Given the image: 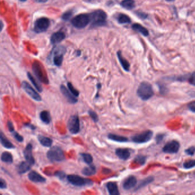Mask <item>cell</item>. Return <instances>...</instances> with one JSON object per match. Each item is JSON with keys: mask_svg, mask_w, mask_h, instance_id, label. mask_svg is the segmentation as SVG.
<instances>
[{"mask_svg": "<svg viewBox=\"0 0 195 195\" xmlns=\"http://www.w3.org/2000/svg\"><path fill=\"white\" fill-rule=\"evenodd\" d=\"M189 83L192 85L195 86V72H193L189 77Z\"/></svg>", "mask_w": 195, "mask_h": 195, "instance_id": "cell-43", "label": "cell"}, {"mask_svg": "<svg viewBox=\"0 0 195 195\" xmlns=\"http://www.w3.org/2000/svg\"><path fill=\"white\" fill-rule=\"evenodd\" d=\"M121 5L126 9L131 10L135 7V2L134 0H123Z\"/></svg>", "mask_w": 195, "mask_h": 195, "instance_id": "cell-28", "label": "cell"}, {"mask_svg": "<svg viewBox=\"0 0 195 195\" xmlns=\"http://www.w3.org/2000/svg\"><path fill=\"white\" fill-rule=\"evenodd\" d=\"M106 187L109 194L111 195H120L117 185L115 182H109L107 184Z\"/></svg>", "mask_w": 195, "mask_h": 195, "instance_id": "cell-19", "label": "cell"}, {"mask_svg": "<svg viewBox=\"0 0 195 195\" xmlns=\"http://www.w3.org/2000/svg\"><path fill=\"white\" fill-rule=\"evenodd\" d=\"M167 1H168V2H171V1H174V0H166Z\"/></svg>", "mask_w": 195, "mask_h": 195, "instance_id": "cell-51", "label": "cell"}, {"mask_svg": "<svg viewBox=\"0 0 195 195\" xmlns=\"http://www.w3.org/2000/svg\"><path fill=\"white\" fill-rule=\"evenodd\" d=\"M37 2L39 3H44L48 1V0H35Z\"/></svg>", "mask_w": 195, "mask_h": 195, "instance_id": "cell-49", "label": "cell"}, {"mask_svg": "<svg viewBox=\"0 0 195 195\" xmlns=\"http://www.w3.org/2000/svg\"><path fill=\"white\" fill-rule=\"evenodd\" d=\"M50 21L48 18L45 17L40 18L38 20H36L35 23L34 30L36 33L45 32L48 29Z\"/></svg>", "mask_w": 195, "mask_h": 195, "instance_id": "cell-9", "label": "cell"}, {"mask_svg": "<svg viewBox=\"0 0 195 195\" xmlns=\"http://www.w3.org/2000/svg\"><path fill=\"white\" fill-rule=\"evenodd\" d=\"M180 144L176 140H172L165 145L163 148V151L166 153L173 154L177 153L179 150Z\"/></svg>", "mask_w": 195, "mask_h": 195, "instance_id": "cell-11", "label": "cell"}, {"mask_svg": "<svg viewBox=\"0 0 195 195\" xmlns=\"http://www.w3.org/2000/svg\"><path fill=\"white\" fill-rule=\"evenodd\" d=\"M38 140L41 144V145H42L45 147H51L53 144V141L51 139L44 136H39Z\"/></svg>", "mask_w": 195, "mask_h": 195, "instance_id": "cell-21", "label": "cell"}, {"mask_svg": "<svg viewBox=\"0 0 195 195\" xmlns=\"http://www.w3.org/2000/svg\"><path fill=\"white\" fill-rule=\"evenodd\" d=\"M183 167L185 169H190L195 167V160H191L185 162L183 164Z\"/></svg>", "mask_w": 195, "mask_h": 195, "instance_id": "cell-35", "label": "cell"}, {"mask_svg": "<svg viewBox=\"0 0 195 195\" xmlns=\"http://www.w3.org/2000/svg\"><path fill=\"white\" fill-rule=\"evenodd\" d=\"M137 183V179L135 176H131L124 180L123 184V187L125 190H129L135 187Z\"/></svg>", "mask_w": 195, "mask_h": 195, "instance_id": "cell-14", "label": "cell"}, {"mask_svg": "<svg viewBox=\"0 0 195 195\" xmlns=\"http://www.w3.org/2000/svg\"><path fill=\"white\" fill-rule=\"evenodd\" d=\"M1 159L5 163L12 164L13 161L12 154L8 152H4L1 154Z\"/></svg>", "mask_w": 195, "mask_h": 195, "instance_id": "cell-27", "label": "cell"}, {"mask_svg": "<svg viewBox=\"0 0 195 195\" xmlns=\"http://www.w3.org/2000/svg\"><path fill=\"white\" fill-rule=\"evenodd\" d=\"M185 152L188 155L193 156L195 153V147H191L188 148L187 149Z\"/></svg>", "mask_w": 195, "mask_h": 195, "instance_id": "cell-41", "label": "cell"}, {"mask_svg": "<svg viewBox=\"0 0 195 195\" xmlns=\"http://www.w3.org/2000/svg\"><path fill=\"white\" fill-rule=\"evenodd\" d=\"M108 137L109 139L111 140L112 141L119 143H125L128 141L127 137L117 135L113 133H109L108 136Z\"/></svg>", "mask_w": 195, "mask_h": 195, "instance_id": "cell-25", "label": "cell"}, {"mask_svg": "<svg viewBox=\"0 0 195 195\" xmlns=\"http://www.w3.org/2000/svg\"><path fill=\"white\" fill-rule=\"evenodd\" d=\"M67 128L69 131L73 135H76L80 131V120L78 116H72L68 121Z\"/></svg>", "mask_w": 195, "mask_h": 195, "instance_id": "cell-7", "label": "cell"}, {"mask_svg": "<svg viewBox=\"0 0 195 195\" xmlns=\"http://www.w3.org/2000/svg\"><path fill=\"white\" fill-rule=\"evenodd\" d=\"M117 21L120 24H129L131 22L129 16L125 14H119L117 16Z\"/></svg>", "mask_w": 195, "mask_h": 195, "instance_id": "cell-30", "label": "cell"}, {"mask_svg": "<svg viewBox=\"0 0 195 195\" xmlns=\"http://www.w3.org/2000/svg\"><path fill=\"white\" fill-rule=\"evenodd\" d=\"M67 179L69 183L76 187L91 186L93 184V182L91 180L84 178L80 176L76 175H68Z\"/></svg>", "mask_w": 195, "mask_h": 195, "instance_id": "cell-3", "label": "cell"}, {"mask_svg": "<svg viewBox=\"0 0 195 195\" xmlns=\"http://www.w3.org/2000/svg\"><path fill=\"white\" fill-rule=\"evenodd\" d=\"M1 30L2 29V28H3V23L1 22Z\"/></svg>", "mask_w": 195, "mask_h": 195, "instance_id": "cell-50", "label": "cell"}, {"mask_svg": "<svg viewBox=\"0 0 195 195\" xmlns=\"http://www.w3.org/2000/svg\"><path fill=\"white\" fill-rule=\"evenodd\" d=\"M28 178L33 183H45L46 182V179L43 176L41 175L38 172L33 171L28 174Z\"/></svg>", "mask_w": 195, "mask_h": 195, "instance_id": "cell-15", "label": "cell"}, {"mask_svg": "<svg viewBox=\"0 0 195 195\" xmlns=\"http://www.w3.org/2000/svg\"><path fill=\"white\" fill-rule=\"evenodd\" d=\"M152 136L153 132L151 131H147L133 136L132 137V140L135 143H145L150 141Z\"/></svg>", "mask_w": 195, "mask_h": 195, "instance_id": "cell-8", "label": "cell"}, {"mask_svg": "<svg viewBox=\"0 0 195 195\" xmlns=\"http://www.w3.org/2000/svg\"><path fill=\"white\" fill-rule=\"evenodd\" d=\"M20 1H21V2H25V1H26V0H20Z\"/></svg>", "mask_w": 195, "mask_h": 195, "instance_id": "cell-52", "label": "cell"}, {"mask_svg": "<svg viewBox=\"0 0 195 195\" xmlns=\"http://www.w3.org/2000/svg\"><path fill=\"white\" fill-rule=\"evenodd\" d=\"M66 49L63 46L54 48L52 53V61L55 65L60 67L63 61V58Z\"/></svg>", "mask_w": 195, "mask_h": 195, "instance_id": "cell-6", "label": "cell"}, {"mask_svg": "<svg viewBox=\"0 0 195 195\" xmlns=\"http://www.w3.org/2000/svg\"><path fill=\"white\" fill-rule=\"evenodd\" d=\"M90 15L91 21L93 26H101L106 24L107 14L102 10H97Z\"/></svg>", "mask_w": 195, "mask_h": 195, "instance_id": "cell-4", "label": "cell"}, {"mask_svg": "<svg viewBox=\"0 0 195 195\" xmlns=\"http://www.w3.org/2000/svg\"><path fill=\"white\" fill-rule=\"evenodd\" d=\"M117 57L119 60L120 63L121 65L125 71L128 72L129 71V68H130V64L128 63L127 60L124 58L122 56L121 52L120 51L117 52Z\"/></svg>", "mask_w": 195, "mask_h": 195, "instance_id": "cell-22", "label": "cell"}, {"mask_svg": "<svg viewBox=\"0 0 195 195\" xmlns=\"http://www.w3.org/2000/svg\"><path fill=\"white\" fill-rule=\"evenodd\" d=\"M55 176L58 177L59 179L61 180H64L65 178H66L67 177V176L66 175V174L65 173V172L63 171H57L55 173Z\"/></svg>", "mask_w": 195, "mask_h": 195, "instance_id": "cell-39", "label": "cell"}, {"mask_svg": "<svg viewBox=\"0 0 195 195\" xmlns=\"http://www.w3.org/2000/svg\"><path fill=\"white\" fill-rule=\"evenodd\" d=\"M7 127H8L9 131L10 132V133L15 131L14 128L13 127V125L11 121H8V123H7Z\"/></svg>", "mask_w": 195, "mask_h": 195, "instance_id": "cell-46", "label": "cell"}, {"mask_svg": "<svg viewBox=\"0 0 195 195\" xmlns=\"http://www.w3.org/2000/svg\"><path fill=\"white\" fill-rule=\"evenodd\" d=\"M188 108L191 111L195 113V101L188 104Z\"/></svg>", "mask_w": 195, "mask_h": 195, "instance_id": "cell-44", "label": "cell"}, {"mask_svg": "<svg viewBox=\"0 0 195 195\" xmlns=\"http://www.w3.org/2000/svg\"><path fill=\"white\" fill-rule=\"evenodd\" d=\"M80 155L81 157L83 158V160L84 162L88 165H90L93 162V157L89 153H81Z\"/></svg>", "mask_w": 195, "mask_h": 195, "instance_id": "cell-31", "label": "cell"}, {"mask_svg": "<svg viewBox=\"0 0 195 195\" xmlns=\"http://www.w3.org/2000/svg\"><path fill=\"white\" fill-rule=\"evenodd\" d=\"M88 114L95 123H97L99 121V116L93 110H89Z\"/></svg>", "mask_w": 195, "mask_h": 195, "instance_id": "cell-36", "label": "cell"}, {"mask_svg": "<svg viewBox=\"0 0 195 195\" xmlns=\"http://www.w3.org/2000/svg\"><path fill=\"white\" fill-rule=\"evenodd\" d=\"M65 38V34L64 32H57L52 35L51 38V42L53 45L59 44L64 40Z\"/></svg>", "mask_w": 195, "mask_h": 195, "instance_id": "cell-18", "label": "cell"}, {"mask_svg": "<svg viewBox=\"0 0 195 195\" xmlns=\"http://www.w3.org/2000/svg\"><path fill=\"white\" fill-rule=\"evenodd\" d=\"M60 91L66 100L68 101V103L74 104L77 102V100L76 99L75 96H73L72 93L70 92L69 90H68V89L66 88L64 85H61L60 86Z\"/></svg>", "mask_w": 195, "mask_h": 195, "instance_id": "cell-12", "label": "cell"}, {"mask_svg": "<svg viewBox=\"0 0 195 195\" xmlns=\"http://www.w3.org/2000/svg\"><path fill=\"white\" fill-rule=\"evenodd\" d=\"M164 136L163 135H157L156 136V141H157V143H160V142L163 140Z\"/></svg>", "mask_w": 195, "mask_h": 195, "instance_id": "cell-47", "label": "cell"}, {"mask_svg": "<svg viewBox=\"0 0 195 195\" xmlns=\"http://www.w3.org/2000/svg\"><path fill=\"white\" fill-rule=\"evenodd\" d=\"M81 173L84 176H90L94 175L95 174H96V168L94 165H91L88 167H84Z\"/></svg>", "mask_w": 195, "mask_h": 195, "instance_id": "cell-23", "label": "cell"}, {"mask_svg": "<svg viewBox=\"0 0 195 195\" xmlns=\"http://www.w3.org/2000/svg\"><path fill=\"white\" fill-rule=\"evenodd\" d=\"M47 158L52 163L61 162L65 160V155L63 150L57 146L51 148L47 153Z\"/></svg>", "mask_w": 195, "mask_h": 195, "instance_id": "cell-2", "label": "cell"}, {"mask_svg": "<svg viewBox=\"0 0 195 195\" xmlns=\"http://www.w3.org/2000/svg\"><path fill=\"white\" fill-rule=\"evenodd\" d=\"M73 15V13L71 11H68V12L64 13V14L62 16V18L64 20L67 21L69 20L72 17Z\"/></svg>", "mask_w": 195, "mask_h": 195, "instance_id": "cell-40", "label": "cell"}, {"mask_svg": "<svg viewBox=\"0 0 195 195\" xmlns=\"http://www.w3.org/2000/svg\"><path fill=\"white\" fill-rule=\"evenodd\" d=\"M0 140H1V144L4 148L11 149L15 148V147L13 145V144L6 137L5 135H4L3 132H1L0 134Z\"/></svg>", "mask_w": 195, "mask_h": 195, "instance_id": "cell-20", "label": "cell"}, {"mask_svg": "<svg viewBox=\"0 0 195 195\" xmlns=\"http://www.w3.org/2000/svg\"><path fill=\"white\" fill-rule=\"evenodd\" d=\"M27 76H28V79L30 81V82L32 83V85L37 90V91L39 92H43V88L41 87V85H40V84L37 83V81L34 78V77L32 76L30 73H27Z\"/></svg>", "mask_w": 195, "mask_h": 195, "instance_id": "cell-29", "label": "cell"}, {"mask_svg": "<svg viewBox=\"0 0 195 195\" xmlns=\"http://www.w3.org/2000/svg\"><path fill=\"white\" fill-rule=\"evenodd\" d=\"M24 156L26 161H27L32 165L35 164V160L32 155V145L31 144L29 143L27 144L26 147L24 150Z\"/></svg>", "mask_w": 195, "mask_h": 195, "instance_id": "cell-13", "label": "cell"}, {"mask_svg": "<svg viewBox=\"0 0 195 195\" xmlns=\"http://www.w3.org/2000/svg\"><path fill=\"white\" fill-rule=\"evenodd\" d=\"M90 22V15L87 14H80L75 16L71 21L72 25L78 29L86 27Z\"/></svg>", "mask_w": 195, "mask_h": 195, "instance_id": "cell-5", "label": "cell"}, {"mask_svg": "<svg viewBox=\"0 0 195 195\" xmlns=\"http://www.w3.org/2000/svg\"><path fill=\"white\" fill-rule=\"evenodd\" d=\"M137 94L142 100L147 101L153 96L154 92L151 84L147 82H143L139 86Z\"/></svg>", "mask_w": 195, "mask_h": 195, "instance_id": "cell-1", "label": "cell"}, {"mask_svg": "<svg viewBox=\"0 0 195 195\" xmlns=\"http://www.w3.org/2000/svg\"><path fill=\"white\" fill-rule=\"evenodd\" d=\"M134 161L136 163H138L140 164V165H143L145 163V161H146V157L145 156H137V157H136L135 158Z\"/></svg>", "mask_w": 195, "mask_h": 195, "instance_id": "cell-38", "label": "cell"}, {"mask_svg": "<svg viewBox=\"0 0 195 195\" xmlns=\"http://www.w3.org/2000/svg\"><path fill=\"white\" fill-rule=\"evenodd\" d=\"M25 127L29 128H30V129H32V130H35V129H36V127L35 126V125H33V124H25Z\"/></svg>", "mask_w": 195, "mask_h": 195, "instance_id": "cell-48", "label": "cell"}, {"mask_svg": "<svg viewBox=\"0 0 195 195\" xmlns=\"http://www.w3.org/2000/svg\"><path fill=\"white\" fill-rule=\"evenodd\" d=\"M32 166V164H30L27 161H22L17 165L16 170L19 174H24L29 171Z\"/></svg>", "mask_w": 195, "mask_h": 195, "instance_id": "cell-16", "label": "cell"}, {"mask_svg": "<svg viewBox=\"0 0 195 195\" xmlns=\"http://www.w3.org/2000/svg\"><path fill=\"white\" fill-rule=\"evenodd\" d=\"M33 70H34L36 76L37 77V78H38L39 80H41V81L44 82V83H46L45 80V79H44V76L43 75V73L41 72V70H40L39 67H38V65H36V66L33 67Z\"/></svg>", "mask_w": 195, "mask_h": 195, "instance_id": "cell-32", "label": "cell"}, {"mask_svg": "<svg viewBox=\"0 0 195 195\" xmlns=\"http://www.w3.org/2000/svg\"><path fill=\"white\" fill-rule=\"evenodd\" d=\"M6 186H7V184H6V181L3 179L1 178V179H0V188L1 189H4L6 188Z\"/></svg>", "mask_w": 195, "mask_h": 195, "instance_id": "cell-45", "label": "cell"}, {"mask_svg": "<svg viewBox=\"0 0 195 195\" xmlns=\"http://www.w3.org/2000/svg\"><path fill=\"white\" fill-rule=\"evenodd\" d=\"M115 153L120 159L123 160L128 159L131 156L130 151L127 148H117L116 150Z\"/></svg>", "mask_w": 195, "mask_h": 195, "instance_id": "cell-17", "label": "cell"}, {"mask_svg": "<svg viewBox=\"0 0 195 195\" xmlns=\"http://www.w3.org/2000/svg\"><path fill=\"white\" fill-rule=\"evenodd\" d=\"M132 28L134 30L139 32L140 33H141L142 35L145 36V37H147L149 35V32L147 29L140 24H134L133 25H132Z\"/></svg>", "mask_w": 195, "mask_h": 195, "instance_id": "cell-24", "label": "cell"}, {"mask_svg": "<svg viewBox=\"0 0 195 195\" xmlns=\"http://www.w3.org/2000/svg\"><path fill=\"white\" fill-rule=\"evenodd\" d=\"M153 180V178L152 177H149L145 179L141 182V184H139V187L137 188V189L139 188H141L143 187L144 186L148 185V184L151 183Z\"/></svg>", "mask_w": 195, "mask_h": 195, "instance_id": "cell-34", "label": "cell"}, {"mask_svg": "<svg viewBox=\"0 0 195 195\" xmlns=\"http://www.w3.org/2000/svg\"><path fill=\"white\" fill-rule=\"evenodd\" d=\"M68 85V89L69 90V91L72 93V95L75 97H79L80 93L76 89V88L73 87V85H72L71 83H67Z\"/></svg>", "mask_w": 195, "mask_h": 195, "instance_id": "cell-33", "label": "cell"}, {"mask_svg": "<svg viewBox=\"0 0 195 195\" xmlns=\"http://www.w3.org/2000/svg\"><path fill=\"white\" fill-rule=\"evenodd\" d=\"M40 120L46 124H49L51 121V117L49 112L47 111H43L41 112L40 113Z\"/></svg>", "mask_w": 195, "mask_h": 195, "instance_id": "cell-26", "label": "cell"}, {"mask_svg": "<svg viewBox=\"0 0 195 195\" xmlns=\"http://www.w3.org/2000/svg\"><path fill=\"white\" fill-rule=\"evenodd\" d=\"M21 87L28 95L34 100L39 102L42 101L41 97L40 96V95L32 88V86L28 82L25 81H23L21 84Z\"/></svg>", "mask_w": 195, "mask_h": 195, "instance_id": "cell-10", "label": "cell"}, {"mask_svg": "<svg viewBox=\"0 0 195 195\" xmlns=\"http://www.w3.org/2000/svg\"><path fill=\"white\" fill-rule=\"evenodd\" d=\"M136 15L138 16L139 17H140V18H141V19H145L148 17L147 14H146V13H145L144 12H136Z\"/></svg>", "mask_w": 195, "mask_h": 195, "instance_id": "cell-42", "label": "cell"}, {"mask_svg": "<svg viewBox=\"0 0 195 195\" xmlns=\"http://www.w3.org/2000/svg\"><path fill=\"white\" fill-rule=\"evenodd\" d=\"M12 136L14 138V139L16 140L17 141L19 142V143H22L24 141V137L20 135L18 133H17V132L13 131L12 132Z\"/></svg>", "mask_w": 195, "mask_h": 195, "instance_id": "cell-37", "label": "cell"}]
</instances>
